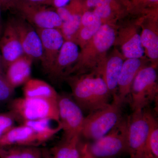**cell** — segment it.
I'll return each instance as SVG.
<instances>
[{"mask_svg":"<svg viewBox=\"0 0 158 158\" xmlns=\"http://www.w3.org/2000/svg\"><path fill=\"white\" fill-rule=\"evenodd\" d=\"M116 28L117 25L102 24L81 49L77 62L66 77L92 73H97L107 56L108 51L114 46Z\"/></svg>","mask_w":158,"mask_h":158,"instance_id":"1","label":"cell"},{"mask_svg":"<svg viewBox=\"0 0 158 158\" xmlns=\"http://www.w3.org/2000/svg\"><path fill=\"white\" fill-rule=\"evenodd\" d=\"M72 90V97L82 111L89 113L109 106L111 97L107 86L99 75L89 73L65 78Z\"/></svg>","mask_w":158,"mask_h":158,"instance_id":"2","label":"cell"},{"mask_svg":"<svg viewBox=\"0 0 158 158\" xmlns=\"http://www.w3.org/2000/svg\"><path fill=\"white\" fill-rule=\"evenodd\" d=\"M58 100L18 98L11 101L10 112L22 122L48 119L60 124Z\"/></svg>","mask_w":158,"mask_h":158,"instance_id":"3","label":"cell"},{"mask_svg":"<svg viewBox=\"0 0 158 158\" xmlns=\"http://www.w3.org/2000/svg\"><path fill=\"white\" fill-rule=\"evenodd\" d=\"M122 105L113 100L106 107L89 113L85 117L81 136L93 141L106 135L122 118Z\"/></svg>","mask_w":158,"mask_h":158,"instance_id":"4","label":"cell"},{"mask_svg":"<svg viewBox=\"0 0 158 158\" xmlns=\"http://www.w3.org/2000/svg\"><path fill=\"white\" fill-rule=\"evenodd\" d=\"M127 117L121 120L110 131L91 143H85L87 151L95 158H108L127 153Z\"/></svg>","mask_w":158,"mask_h":158,"instance_id":"5","label":"cell"},{"mask_svg":"<svg viewBox=\"0 0 158 158\" xmlns=\"http://www.w3.org/2000/svg\"><path fill=\"white\" fill-rule=\"evenodd\" d=\"M156 67L152 65L142 68L137 75L131 88L133 111L143 110L157 98Z\"/></svg>","mask_w":158,"mask_h":158,"instance_id":"6","label":"cell"},{"mask_svg":"<svg viewBox=\"0 0 158 158\" xmlns=\"http://www.w3.org/2000/svg\"><path fill=\"white\" fill-rule=\"evenodd\" d=\"M127 119V153L130 158H144L149 129L147 110L133 111Z\"/></svg>","mask_w":158,"mask_h":158,"instance_id":"7","label":"cell"},{"mask_svg":"<svg viewBox=\"0 0 158 158\" xmlns=\"http://www.w3.org/2000/svg\"><path fill=\"white\" fill-rule=\"evenodd\" d=\"M123 20L117 24L114 46H118L125 59L143 58L144 49L141 44L138 18Z\"/></svg>","mask_w":158,"mask_h":158,"instance_id":"8","label":"cell"},{"mask_svg":"<svg viewBox=\"0 0 158 158\" xmlns=\"http://www.w3.org/2000/svg\"><path fill=\"white\" fill-rule=\"evenodd\" d=\"M14 9L36 28L59 29L62 25L56 11L49 6L17 0Z\"/></svg>","mask_w":158,"mask_h":158,"instance_id":"9","label":"cell"},{"mask_svg":"<svg viewBox=\"0 0 158 158\" xmlns=\"http://www.w3.org/2000/svg\"><path fill=\"white\" fill-rule=\"evenodd\" d=\"M59 122L63 132V138L81 136L85 117L83 111L72 96L63 94L58 98Z\"/></svg>","mask_w":158,"mask_h":158,"instance_id":"10","label":"cell"},{"mask_svg":"<svg viewBox=\"0 0 158 158\" xmlns=\"http://www.w3.org/2000/svg\"><path fill=\"white\" fill-rule=\"evenodd\" d=\"M16 31L24 54L34 60H42L41 40L36 29L23 18L11 20Z\"/></svg>","mask_w":158,"mask_h":158,"instance_id":"11","label":"cell"},{"mask_svg":"<svg viewBox=\"0 0 158 158\" xmlns=\"http://www.w3.org/2000/svg\"><path fill=\"white\" fill-rule=\"evenodd\" d=\"M35 29L42 44L41 64L44 72L47 73L55 62L65 40L59 29Z\"/></svg>","mask_w":158,"mask_h":158,"instance_id":"12","label":"cell"},{"mask_svg":"<svg viewBox=\"0 0 158 158\" xmlns=\"http://www.w3.org/2000/svg\"><path fill=\"white\" fill-rule=\"evenodd\" d=\"M137 18L138 24L142 29L141 40L144 53L152 65L156 67L158 59V17Z\"/></svg>","mask_w":158,"mask_h":158,"instance_id":"13","label":"cell"},{"mask_svg":"<svg viewBox=\"0 0 158 158\" xmlns=\"http://www.w3.org/2000/svg\"><path fill=\"white\" fill-rule=\"evenodd\" d=\"M78 46L71 41H65L58 56L47 73L53 79H65L78 58Z\"/></svg>","mask_w":158,"mask_h":158,"instance_id":"14","label":"cell"},{"mask_svg":"<svg viewBox=\"0 0 158 158\" xmlns=\"http://www.w3.org/2000/svg\"><path fill=\"white\" fill-rule=\"evenodd\" d=\"M125 60L121 52L118 50H114L107 56L97 73L103 79L113 100L117 98L118 77Z\"/></svg>","mask_w":158,"mask_h":158,"instance_id":"15","label":"cell"},{"mask_svg":"<svg viewBox=\"0 0 158 158\" xmlns=\"http://www.w3.org/2000/svg\"><path fill=\"white\" fill-rule=\"evenodd\" d=\"M144 58L126 59L118 77L117 98L116 100L123 104L129 95L135 78L139 72L146 66Z\"/></svg>","mask_w":158,"mask_h":158,"instance_id":"16","label":"cell"},{"mask_svg":"<svg viewBox=\"0 0 158 158\" xmlns=\"http://www.w3.org/2000/svg\"><path fill=\"white\" fill-rule=\"evenodd\" d=\"M0 50L3 66L6 69L12 62L24 55L18 36L11 20L7 22L0 37Z\"/></svg>","mask_w":158,"mask_h":158,"instance_id":"17","label":"cell"},{"mask_svg":"<svg viewBox=\"0 0 158 158\" xmlns=\"http://www.w3.org/2000/svg\"><path fill=\"white\" fill-rule=\"evenodd\" d=\"M33 60L30 57L24 55L12 62L6 68L5 76L15 89L24 85L31 78Z\"/></svg>","mask_w":158,"mask_h":158,"instance_id":"18","label":"cell"},{"mask_svg":"<svg viewBox=\"0 0 158 158\" xmlns=\"http://www.w3.org/2000/svg\"><path fill=\"white\" fill-rule=\"evenodd\" d=\"M23 145L38 146L37 136L31 127L22 124L12 128L0 138V147Z\"/></svg>","mask_w":158,"mask_h":158,"instance_id":"19","label":"cell"},{"mask_svg":"<svg viewBox=\"0 0 158 158\" xmlns=\"http://www.w3.org/2000/svg\"><path fill=\"white\" fill-rule=\"evenodd\" d=\"M102 25L101 19L93 11L85 10L82 14L81 25L73 42L81 49Z\"/></svg>","mask_w":158,"mask_h":158,"instance_id":"20","label":"cell"},{"mask_svg":"<svg viewBox=\"0 0 158 158\" xmlns=\"http://www.w3.org/2000/svg\"><path fill=\"white\" fill-rule=\"evenodd\" d=\"M130 5L115 4L101 6L94 9L93 11L101 19L102 24H118L129 15Z\"/></svg>","mask_w":158,"mask_h":158,"instance_id":"21","label":"cell"},{"mask_svg":"<svg viewBox=\"0 0 158 158\" xmlns=\"http://www.w3.org/2000/svg\"><path fill=\"white\" fill-rule=\"evenodd\" d=\"M24 97L36 98L58 100L59 94L53 87L40 79L31 78L24 85Z\"/></svg>","mask_w":158,"mask_h":158,"instance_id":"22","label":"cell"},{"mask_svg":"<svg viewBox=\"0 0 158 158\" xmlns=\"http://www.w3.org/2000/svg\"><path fill=\"white\" fill-rule=\"evenodd\" d=\"M81 137L63 138L49 151L52 158H80L82 144Z\"/></svg>","mask_w":158,"mask_h":158,"instance_id":"23","label":"cell"},{"mask_svg":"<svg viewBox=\"0 0 158 158\" xmlns=\"http://www.w3.org/2000/svg\"><path fill=\"white\" fill-rule=\"evenodd\" d=\"M52 122L54 121L48 119H42L23 122V124L27 126L34 131L39 145L48 141L62 130L60 123L54 127L51 124Z\"/></svg>","mask_w":158,"mask_h":158,"instance_id":"24","label":"cell"},{"mask_svg":"<svg viewBox=\"0 0 158 158\" xmlns=\"http://www.w3.org/2000/svg\"><path fill=\"white\" fill-rule=\"evenodd\" d=\"M0 158H43V149L23 145L0 147Z\"/></svg>","mask_w":158,"mask_h":158,"instance_id":"25","label":"cell"},{"mask_svg":"<svg viewBox=\"0 0 158 158\" xmlns=\"http://www.w3.org/2000/svg\"><path fill=\"white\" fill-rule=\"evenodd\" d=\"M129 15L158 17V0H129Z\"/></svg>","mask_w":158,"mask_h":158,"instance_id":"26","label":"cell"},{"mask_svg":"<svg viewBox=\"0 0 158 158\" xmlns=\"http://www.w3.org/2000/svg\"><path fill=\"white\" fill-rule=\"evenodd\" d=\"M149 123L144 158H158V123L152 113L147 111Z\"/></svg>","mask_w":158,"mask_h":158,"instance_id":"27","label":"cell"},{"mask_svg":"<svg viewBox=\"0 0 158 158\" xmlns=\"http://www.w3.org/2000/svg\"><path fill=\"white\" fill-rule=\"evenodd\" d=\"M83 13L74 14L68 20L62 22V25L59 30L65 41L73 42L75 37L81 27V19Z\"/></svg>","mask_w":158,"mask_h":158,"instance_id":"28","label":"cell"},{"mask_svg":"<svg viewBox=\"0 0 158 158\" xmlns=\"http://www.w3.org/2000/svg\"><path fill=\"white\" fill-rule=\"evenodd\" d=\"M85 10H90L101 6H108L115 4L130 5L129 0H83Z\"/></svg>","mask_w":158,"mask_h":158,"instance_id":"29","label":"cell"},{"mask_svg":"<svg viewBox=\"0 0 158 158\" xmlns=\"http://www.w3.org/2000/svg\"><path fill=\"white\" fill-rule=\"evenodd\" d=\"M15 120L11 112L0 114V138L14 127Z\"/></svg>","mask_w":158,"mask_h":158,"instance_id":"30","label":"cell"},{"mask_svg":"<svg viewBox=\"0 0 158 158\" xmlns=\"http://www.w3.org/2000/svg\"><path fill=\"white\" fill-rule=\"evenodd\" d=\"M13 88L7 81L5 74L0 73V101H5L10 98L14 93Z\"/></svg>","mask_w":158,"mask_h":158,"instance_id":"31","label":"cell"},{"mask_svg":"<svg viewBox=\"0 0 158 158\" xmlns=\"http://www.w3.org/2000/svg\"><path fill=\"white\" fill-rule=\"evenodd\" d=\"M71 1V0H47L45 6L56 10L66 6Z\"/></svg>","mask_w":158,"mask_h":158,"instance_id":"32","label":"cell"},{"mask_svg":"<svg viewBox=\"0 0 158 158\" xmlns=\"http://www.w3.org/2000/svg\"><path fill=\"white\" fill-rule=\"evenodd\" d=\"M17 0H0V7L5 10L14 9Z\"/></svg>","mask_w":158,"mask_h":158,"instance_id":"33","label":"cell"},{"mask_svg":"<svg viewBox=\"0 0 158 158\" xmlns=\"http://www.w3.org/2000/svg\"><path fill=\"white\" fill-rule=\"evenodd\" d=\"M80 158H95L92 156L88 152L86 148L85 144L82 143L81 146V155Z\"/></svg>","mask_w":158,"mask_h":158,"instance_id":"34","label":"cell"},{"mask_svg":"<svg viewBox=\"0 0 158 158\" xmlns=\"http://www.w3.org/2000/svg\"><path fill=\"white\" fill-rule=\"evenodd\" d=\"M28 2L37 5H45L47 0H25Z\"/></svg>","mask_w":158,"mask_h":158,"instance_id":"35","label":"cell"},{"mask_svg":"<svg viewBox=\"0 0 158 158\" xmlns=\"http://www.w3.org/2000/svg\"><path fill=\"white\" fill-rule=\"evenodd\" d=\"M43 158H52L48 150L43 149Z\"/></svg>","mask_w":158,"mask_h":158,"instance_id":"36","label":"cell"},{"mask_svg":"<svg viewBox=\"0 0 158 158\" xmlns=\"http://www.w3.org/2000/svg\"><path fill=\"white\" fill-rule=\"evenodd\" d=\"M2 66H3L2 58V55L0 54V73H2Z\"/></svg>","mask_w":158,"mask_h":158,"instance_id":"37","label":"cell"},{"mask_svg":"<svg viewBox=\"0 0 158 158\" xmlns=\"http://www.w3.org/2000/svg\"><path fill=\"white\" fill-rule=\"evenodd\" d=\"M1 7H0V16H1ZM1 28H0V37H1Z\"/></svg>","mask_w":158,"mask_h":158,"instance_id":"38","label":"cell"},{"mask_svg":"<svg viewBox=\"0 0 158 158\" xmlns=\"http://www.w3.org/2000/svg\"><path fill=\"white\" fill-rule=\"evenodd\" d=\"M114 158L111 157V158Z\"/></svg>","mask_w":158,"mask_h":158,"instance_id":"39","label":"cell"}]
</instances>
